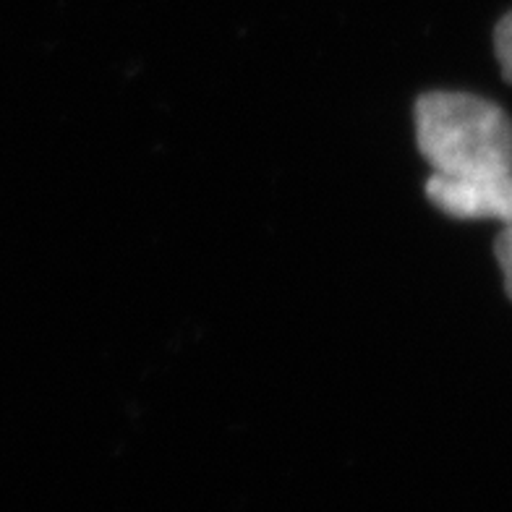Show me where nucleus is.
Wrapping results in <instances>:
<instances>
[{"instance_id":"nucleus-1","label":"nucleus","mask_w":512,"mask_h":512,"mask_svg":"<svg viewBox=\"0 0 512 512\" xmlns=\"http://www.w3.org/2000/svg\"><path fill=\"white\" fill-rule=\"evenodd\" d=\"M416 144L439 176L512 170V121L497 102L468 92H426L416 102Z\"/></svg>"},{"instance_id":"nucleus-2","label":"nucleus","mask_w":512,"mask_h":512,"mask_svg":"<svg viewBox=\"0 0 512 512\" xmlns=\"http://www.w3.org/2000/svg\"><path fill=\"white\" fill-rule=\"evenodd\" d=\"M426 199L455 220H497L512 228V170L458 178L432 173Z\"/></svg>"},{"instance_id":"nucleus-3","label":"nucleus","mask_w":512,"mask_h":512,"mask_svg":"<svg viewBox=\"0 0 512 512\" xmlns=\"http://www.w3.org/2000/svg\"><path fill=\"white\" fill-rule=\"evenodd\" d=\"M494 53L502 66V74L512 84V11L502 16L494 29Z\"/></svg>"},{"instance_id":"nucleus-4","label":"nucleus","mask_w":512,"mask_h":512,"mask_svg":"<svg viewBox=\"0 0 512 512\" xmlns=\"http://www.w3.org/2000/svg\"><path fill=\"white\" fill-rule=\"evenodd\" d=\"M494 254H497L502 277H505L507 296L512 298V228H505L499 233L497 243H494Z\"/></svg>"}]
</instances>
